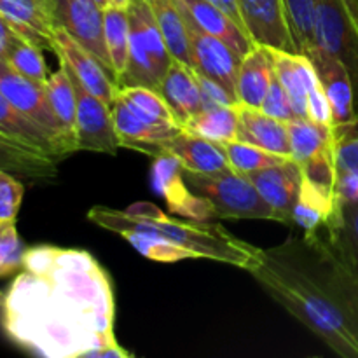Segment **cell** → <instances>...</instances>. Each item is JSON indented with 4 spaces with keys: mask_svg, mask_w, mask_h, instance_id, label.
I'll return each instance as SVG.
<instances>
[{
    "mask_svg": "<svg viewBox=\"0 0 358 358\" xmlns=\"http://www.w3.org/2000/svg\"><path fill=\"white\" fill-rule=\"evenodd\" d=\"M0 308L6 336L31 355L93 358L119 345L112 282L86 250L27 248Z\"/></svg>",
    "mask_w": 358,
    "mask_h": 358,
    "instance_id": "obj_1",
    "label": "cell"
},
{
    "mask_svg": "<svg viewBox=\"0 0 358 358\" xmlns=\"http://www.w3.org/2000/svg\"><path fill=\"white\" fill-rule=\"evenodd\" d=\"M250 275L332 352L358 358V318L334 261L317 241L290 236L280 247L262 250Z\"/></svg>",
    "mask_w": 358,
    "mask_h": 358,
    "instance_id": "obj_2",
    "label": "cell"
},
{
    "mask_svg": "<svg viewBox=\"0 0 358 358\" xmlns=\"http://www.w3.org/2000/svg\"><path fill=\"white\" fill-rule=\"evenodd\" d=\"M126 212L142 220L170 245L191 252L194 259L224 262L248 273L261 261L262 248L240 240L220 224L210 220L171 219L163 210L147 201L133 203Z\"/></svg>",
    "mask_w": 358,
    "mask_h": 358,
    "instance_id": "obj_3",
    "label": "cell"
},
{
    "mask_svg": "<svg viewBox=\"0 0 358 358\" xmlns=\"http://www.w3.org/2000/svg\"><path fill=\"white\" fill-rule=\"evenodd\" d=\"M128 17L129 56L119 87L145 86L157 91L173 58L147 0H133Z\"/></svg>",
    "mask_w": 358,
    "mask_h": 358,
    "instance_id": "obj_4",
    "label": "cell"
},
{
    "mask_svg": "<svg viewBox=\"0 0 358 358\" xmlns=\"http://www.w3.org/2000/svg\"><path fill=\"white\" fill-rule=\"evenodd\" d=\"M184 177L196 194L208 199L220 219L278 222L275 210L259 194L257 187L247 175L234 170L219 173H194L184 170Z\"/></svg>",
    "mask_w": 358,
    "mask_h": 358,
    "instance_id": "obj_5",
    "label": "cell"
},
{
    "mask_svg": "<svg viewBox=\"0 0 358 358\" xmlns=\"http://www.w3.org/2000/svg\"><path fill=\"white\" fill-rule=\"evenodd\" d=\"M315 37L317 48L336 56L348 69L358 119V20L346 0H317Z\"/></svg>",
    "mask_w": 358,
    "mask_h": 358,
    "instance_id": "obj_6",
    "label": "cell"
},
{
    "mask_svg": "<svg viewBox=\"0 0 358 358\" xmlns=\"http://www.w3.org/2000/svg\"><path fill=\"white\" fill-rule=\"evenodd\" d=\"M0 93L14 105L20 112H23L28 119L37 122L42 129L52 136L56 145L59 147L65 157L76 152V145L63 126L59 124L58 117L49 105L45 87L34 83L28 77L21 76L13 69L3 58H0Z\"/></svg>",
    "mask_w": 358,
    "mask_h": 358,
    "instance_id": "obj_7",
    "label": "cell"
},
{
    "mask_svg": "<svg viewBox=\"0 0 358 358\" xmlns=\"http://www.w3.org/2000/svg\"><path fill=\"white\" fill-rule=\"evenodd\" d=\"M110 110L122 147L140 150L152 157L163 154L164 143L182 131L180 126L175 122L157 121L145 112L138 110L121 93L115 94Z\"/></svg>",
    "mask_w": 358,
    "mask_h": 358,
    "instance_id": "obj_8",
    "label": "cell"
},
{
    "mask_svg": "<svg viewBox=\"0 0 358 358\" xmlns=\"http://www.w3.org/2000/svg\"><path fill=\"white\" fill-rule=\"evenodd\" d=\"M65 65V63H63ZM66 66V65H65ZM69 70V69H66ZM76 86V143L77 150L115 154L122 147L114 126L110 105L86 90L69 70Z\"/></svg>",
    "mask_w": 358,
    "mask_h": 358,
    "instance_id": "obj_9",
    "label": "cell"
},
{
    "mask_svg": "<svg viewBox=\"0 0 358 358\" xmlns=\"http://www.w3.org/2000/svg\"><path fill=\"white\" fill-rule=\"evenodd\" d=\"M182 13H184L185 24H187L189 51H191V62L194 72L206 77V79L215 80L217 84H220L224 90H227L236 98V80L241 56L234 49H231L224 41L201 30L187 16L184 9H182Z\"/></svg>",
    "mask_w": 358,
    "mask_h": 358,
    "instance_id": "obj_10",
    "label": "cell"
},
{
    "mask_svg": "<svg viewBox=\"0 0 358 358\" xmlns=\"http://www.w3.org/2000/svg\"><path fill=\"white\" fill-rule=\"evenodd\" d=\"M51 13L55 27L69 31L112 73L110 59L105 48L103 7L96 0H51Z\"/></svg>",
    "mask_w": 358,
    "mask_h": 358,
    "instance_id": "obj_11",
    "label": "cell"
},
{
    "mask_svg": "<svg viewBox=\"0 0 358 358\" xmlns=\"http://www.w3.org/2000/svg\"><path fill=\"white\" fill-rule=\"evenodd\" d=\"M304 236L317 240L336 264L358 282V196L336 198L329 222L317 233H304Z\"/></svg>",
    "mask_w": 358,
    "mask_h": 358,
    "instance_id": "obj_12",
    "label": "cell"
},
{
    "mask_svg": "<svg viewBox=\"0 0 358 358\" xmlns=\"http://www.w3.org/2000/svg\"><path fill=\"white\" fill-rule=\"evenodd\" d=\"M152 185L157 194L166 201L168 208L185 219L210 220L217 213L210 201L196 194L184 177V168L171 154L163 152L154 157Z\"/></svg>",
    "mask_w": 358,
    "mask_h": 358,
    "instance_id": "obj_13",
    "label": "cell"
},
{
    "mask_svg": "<svg viewBox=\"0 0 358 358\" xmlns=\"http://www.w3.org/2000/svg\"><path fill=\"white\" fill-rule=\"evenodd\" d=\"M52 52L58 56L59 62L65 63L66 69L90 93L101 98L108 105L114 101L115 94L119 93V84L115 83L114 76L101 65L96 56L91 55L63 28H55Z\"/></svg>",
    "mask_w": 358,
    "mask_h": 358,
    "instance_id": "obj_14",
    "label": "cell"
},
{
    "mask_svg": "<svg viewBox=\"0 0 358 358\" xmlns=\"http://www.w3.org/2000/svg\"><path fill=\"white\" fill-rule=\"evenodd\" d=\"M317 69L318 79L325 91L332 112V129L334 136L348 129L357 122L355 90L348 69L336 56L329 55L324 49L315 48L308 52Z\"/></svg>",
    "mask_w": 358,
    "mask_h": 358,
    "instance_id": "obj_15",
    "label": "cell"
},
{
    "mask_svg": "<svg viewBox=\"0 0 358 358\" xmlns=\"http://www.w3.org/2000/svg\"><path fill=\"white\" fill-rule=\"evenodd\" d=\"M252 184L257 187L259 194L268 201L275 210L278 222L290 226L292 210L299 198L301 185H303V166L294 157L275 164V166L262 168L247 175Z\"/></svg>",
    "mask_w": 358,
    "mask_h": 358,
    "instance_id": "obj_16",
    "label": "cell"
},
{
    "mask_svg": "<svg viewBox=\"0 0 358 358\" xmlns=\"http://www.w3.org/2000/svg\"><path fill=\"white\" fill-rule=\"evenodd\" d=\"M240 9L254 44L296 52L283 0H240Z\"/></svg>",
    "mask_w": 358,
    "mask_h": 358,
    "instance_id": "obj_17",
    "label": "cell"
},
{
    "mask_svg": "<svg viewBox=\"0 0 358 358\" xmlns=\"http://www.w3.org/2000/svg\"><path fill=\"white\" fill-rule=\"evenodd\" d=\"M0 14L17 35L38 48L52 51L56 27L51 0H0Z\"/></svg>",
    "mask_w": 358,
    "mask_h": 358,
    "instance_id": "obj_18",
    "label": "cell"
},
{
    "mask_svg": "<svg viewBox=\"0 0 358 358\" xmlns=\"http://www.w3.org/2000/svg\"><path fill=\"white\" fill-rule=\"evenodd\" d=\"M58 163L56 157L0 131V170L34 184H45L56 178Z\"/></svg>",
    "mask_w": 358,
    "mask_h": 358,
    "instance_id": "obj_19",
    "label": "cell"
},
{
    "mask_svg": "<svg viewBox=\"0 0 358 358\" xmlns=\"http://www.w3.org/2000/svg\"><path fill=\"white\" fill-rule=\"evenodd\" d=\"M164 152L177 157L185 171L219 173V171L233 170L229 159H227L224 143L212 142V140L192 135L184 129L164 143Z\"/></svg>",
    "mask_w": 358,
    "mask_h": 358,
    "instance_id": "obj_20",
    "label": "cell"
},
{
    "mask_svg": "<svg viewBox=\"0 0 358 358\" xmlns=\"http://www.w3.org/2000/svg\"><path fill=\"white\" fill-rule=\"evenodd\" d=\"M157 91L166 100L168 107L171 108L180 128L189 117L203 110V96L198 73L194 72L192 66L185 65L178 59L171 62Z\"/></svg>",
    "mask_w": 358,
    "mask_h": 358,
    "instance_id": "obj_21",
    "label": "cell"
},
{
    "mask_svg": "<svg viewBox=\"0 0 358 358\" xmlns=\"http://www.w3.org/2000/svg\"><path fill=\"white\" fill-rule=\"evenodd\" d=\"M280 156H290L287 122L271 117L261 108L238 103V138Z\"/></svg>",
    "mask_w": 358,
    "mask_h": 358,
    "instance_id": "obj_22",
    "label": "cell"
},
{
    "mask_svg": "<svg viewBox=\"0 0 358 358\" xmlns=\"http://www.w3.org/2000/svg\"><path fill=\"white\" fill-rule=\"evenodd\" d=\"M178 3L201 30L226 42L241 58L255 45L250 35L236 21L206 0H178Z\"/></svg>",
    "mask_w": 358,
    "mask_h": 358,
    "instance_id": "obj_23",
    "label": "cell"
},
{
    "mask_svg": "<svg viewBox=\"0 0 358 358\" xmlns=\"http://www.w3.org/2000/svg\"><path fill=\"white\" fill-rule=\"evenodd\" d=\"M275 76L271 55L266 45L255 44L241 58L236 80L238 103L245 107L261 108Z\"/></svg>",
    "mask_w": 358,
    "mask_h": 358,
    "instance_id": "obj_24",
    "label": "cell"
},
{
    "mask_svg": "<svg viewBox=\"0 0 358 358\" xmlns=\"http://www.w3.org/2000/svg\"><path fill=\"white\" fill-rule=\"evenodd\" d=\"M0 131L56 157L58 161L65 157L52 136L45 129H42L37 122L28 119L23 112L17 110L2 93H0Z\"/></svg>",
    "mask_w": 358,
    "mask_h": 358,
    "instance_id": "obj_25",
    "label": "cell"
},
{
    "mask_svg": "<svg viewBox=\"0 0 358 358\" xmlns=\"http://www.w3.org/2000/svg\"><path fill=\"white\" fill-rule=\"evenodd\" d=\"M152 10L156 23L163 34L171 58L192 66L191 51H189L187 24L184 13L177 0H147Z\"/></svg>",
    "mask_w": 358,
    "mask_h": 358,
    "instance_id": "obj_26",
    "label": "cell"
},
{
    "mask_svg": "<svg viewBox=\"0 0 358 358\" xmlns=\"http://www.w3.org/2000/svg\"><path fill=\"white\" fill-rule=\"evenodd\" d=\"M182 129L212 142L227 143L238 138V103L206 107L189 117Z\"/></svg>",
    "mask_w": 358,
    "mask_h": 358,
    "instance_id": "obj_27",
    "label": "cell"
},
{
    "mask_svg": "<svg viewBox=\"0 0 358 358\" xmlns=\"http://www.w3.org/2000/svg\"><path fill=\"white\" fill-rule=\"evenodd\" d=\"M290 156L297 163H304L325 147L336 143L332 126L322 124L310 117H296L287 122Z\"/></svg>",
    "mask_w": 358,
    "mask_h": 358,
    "instance_id": "obj_28",
    "label": "cell"
},
{
    "mask_svg": "<svg viewBox=\"0 0 358 358\" xmlns=\"http://www.w3.org/2000/svg\"><path fill=\"white\" fill-rule=\"evenodd\" d=\"M45 94H48L49 105L52 112L58 117L59 124L63 126L69 138L76 143V112H77V98H76V86L70 77L66 66L59 62V69L55 73H51L45 83Z\"/></svg>",
    "mask_w": 358,
    "mask_h": 358,
    "instance_id": "obj_29",
    "label": "cell"
},
{
    "mask_svg": "<svg viewBox=\"0 0 358 358\" xmlns=\"http://www.w3.org/2000/svg\"><path fill=\"white\" fill-rule=\"evenodd\" d=\"M103 30H105V48H107L108 59H110L112 73L115 83L124 73L129 56V17L128 9L108 6L103 13Z\"/></svg>",
    "mask_w": 358,
    "mask_h": 358,
    "instance_id": "obj_30",
    "label": "cell"
},
{
    "mask_svg": "<svg viewBox=\"0 0 358 358\" xmlns=\"http://www.w3.org/2000/svg\"><path fill=\"white\" fill-rule=\"evenodd\" d=\"M294 51L308 55L317 48L315 20H317V0H283Z\"/></svg>",
    "mask_w": 358,
    "mask_h": 358,
    "instance_id": "obj_31",
    "label": "cell"
},
{
    "mask_svg": "<svg viewBox=\"0 0 358 358\" xmlns=\"http://www.w3.org/2000/svg\"><path fill=\"white\" fill-rule=\"evenodd\" d=\"M42 51L44 49L16 34L3 59L16 72H20L21 76L28 77V79L41 84V86H45V83L49 79V72Z\"/></svg>",
    "mask_w": 358,
    "mask_h": 358,
    "instance_id": "obj_32",
    "label": "cell"
},
{
    "mask_svg": "<svg viewBox=\"0 0 358 358\" xmlns=\"http://www.w3.org/2000/svg\"><path fill=\"white\" fill-rule=\"evenodd\" d=\"M224 149H226L231 168L243 175L262 170V168L275 166V164L290 159L289 156L269 152V150L252 145V143L241 142V140H231V142L224 143Z\"/></svg>",
    "mask_w": 358,
    "mask_h": 358,
    "instance_id": "obj_33",
    "label": "cell"
},
{
    "mask_svg": "<svg viewBox=\"0 0 358 358\" xmlns=\"http://www.w3.org/2000/svg\"><path fill=\"white\" fill-rule=\"evenodd\" d=\"M119 93H121L129 103L135 105L138 110L145 112L150 117L157 119V121H166L178 124L173 112L168 107L166 100L161 96L159 91L145 86H124L119 87Z\"/></svg>",
    "mask_w": 358,
    "mask_h": 358,
    "instance_id": "obj_34",
    "label": "cell"
},
{
    "mask_svg": "<svg viewBox=\"0 0 358 358\" xmlns=\"http://www.w3.org/2000/svg\"><path fill=\"white\" fill-rule=\"evenodd\" d=\"M24 252L16 222H0V278L21 271Z\"/></svg>",
    "mask_w": 358,
    "mask_h": 358,
    "instance_id": "obj_35",
    "label": "cell"
},
{
    "mask_svg": "<svg viewBox=\"0 0 358 358\" xmlns=\"http://www.w3.org/2000/svg\"><path fill=\"white\" fill-rule=\"evenodd\" d=\"M24 196V185L10 171L0 170V222H16Z\"/></svg>",
    "mask_w": 358,
    "mask_h": 358,
    "instance_id": "obj_36",
    "label": "cell"
},
{
    "mask_svg": "<svg viewBox=\"0 0 358 358\" xmlns=\"http://www.w3.org/2000/svg\"><path fill=\"white\" fill-rule=\"evenodd\" d=\"M338 173L358 175V119L353 126L334 136Z\"/></svg>",
    "mask_w": 358,
    "mask_h": 358,
    "instance_id": "obj_37",
    "label": "cell"
},
{
    "mask_svg": "<svg viewBox=\"0 0 358 358\" xmlns=\"http://www.w3.org/2000/svg\"><path fill=\"white\" fill-rule=\"evenodd\" d=\"M261 110L266 112L268 115H271V117H276V119H280V121H285V122L292 121V119L297 117L296 110H294V107H292V101H290L285 87H283V84L280 83L276 72H275V76H273L271 86H269L268 94H266L264 101H262Z\"/></svg>",
    "mask_w": 358,
    "mask_h": 358,
    "instance_id": "obj_38",
    "label": "cell"
},
{
    "mask_svg": "<svg viewBox=\"0 0 358 358\" xmlns=\"http://www.w3.org/2000/svg\"><path fill=\"white\" fill-rule=\"evenodd\" d=\"M199 87H201V96H203V108L206 107H215V105H236L238 100L229 93L227 90H224L220 84H217L215 80L206 79V77L199 76Z\"/></svg>",
    "mask_w": 358,
    "mask_h": 358,
    "instance_id": "obj_39",
    "label": "cell"
},
{
    "mask_svg": "<svg viewBox=\"0 0 358 358\" xmlns=\"http://www.w3.org/2000/svg\"><path fill=\"white\" fill-rule=\"evenodd\" d=\"M317 241V240H315ZM322 247V245H320ZM324 248V247H322ZM331 257V255H329ZM332 259V257H331ZM334 261V259H332ZM336 264V262H334ZM338 266V264H336ZM338 271H339V276H341V283H343V289H345V294H346V299H348L350 306H352L353 313H355V317L358 318V282H355V280L352 278V276L346 275L345 269H341L338 266Z\"/></svg>",
    "mask_w": 358,
    "mask_h": 358,
    "instance_id": "obj_40",
    "label": "cell"
},
{
    "mask_svg": "<svg viewBox=\"0 0 358 358\" xmlns=\"http://www.w3.org/2000/svg\"><path fill=\"white\" fill-rule=\"evenodd\" d=\"M206 2H210L212 6H215L217 9H220L222 13H226L231 20L236 21V23L245 30L243 16H241V9H240V0H206Z\"/></svg>",
    "mask_w": 358,
    "mask_h": 358,
    "instance_id": "obj_41",
    "label": "cell"
},
{
    "mask_svg": "<svg viewBox=\"0 0 358 358\" xmlns=\"http://www.w3.org/2000/svg\"><path fill=\"white\" fill-rule=\"evenodd\" d=\"M14 35H16V31L9 27V23L6 21V17L0 14V58H6L7 49H9Z\"/></svg>",
    "mask_w": 358,
    "mask_h": 358,
    "instance_id": "obj_42",
    "label": "cell"
},
{
    "mask_svg": "<svg viewBox=\"0 0 358 358\" xmlns=\"http://www.w3.org/2000/svg\"><path fill=\"white\" fill-rule=\"evenodd\" d=\"M131 2L133 0H110V6L119 7V9H128Z\"/></svg>",
    "mask_w": 358,
    "mask_h": 358,
    "instance_id": "obj_43",
    "label": "cell"
},
{
    "mask_svg": "<svg viewBox=\"0 0 358 358\" xmlns=\"http://www.w3.org/2000/svg\"><path fill=\"white\" fill-rule=\"evenodd\" d=\"M346 3H348V7L352 9L353 16L358 20V0H346Z\"/></svg>",
    "mask_w": 358,
    "mask_h": 358,
    "instance_id": "obj_44",
    "label": "cell"
},
{
    "mask_svg": "<svg viewBox=\"0 0 358 358\" xmlns=\"http://www.w3.org/2000/svg\"><path fill=\"white\" fill-rule=\"evenodd\" d=\"M96 2L100 3V6L103 7V9H105V7H108V6H110V0H96Z\"/></svg>",
    "mask_w": 358,
    "mask_h": 358,
    "instance_id": "obj_45",
    "label": "cell"
},
{
    "mask_svg": "<svg viewBox=\"0 0 358 358\" xmlns=\"http://www.w3.org/2000/svg\"><path fill=\"white\" fill-rule=\"evenodd\" d=\"M3 297H6V294H3L2 290H0V306H2V303H3Z\"/></svg>",
    "mask_w": 358,
    "mask_h": 358,
    "instance_id": "obj_46",
    "label": "cell"
}]
</instances>
